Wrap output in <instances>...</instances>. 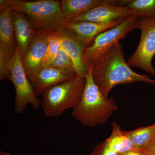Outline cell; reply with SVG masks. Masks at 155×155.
<instances>
[{"mask_svg": "<svg viewBox=\"0 0 155 155\" xmlns=\"http://www.w3.org/2000/svg\"><path fill=\"white\" fill-rule=\"evenodd\" d=\"M122 45L117 44L94 66V81L104 96L119 84L141 82L155 85V80L147 75L138 74L125 61Z\"/></svg>", "mask_w": 155, "mask_h": 155, "instance_id": "6da1fadb", "label": "cell"}, {"mask_svg": "<svg viewBox=\"0 0 155 155\" xmlns=\"http://www.w3.org/2000/svg\"><path fill=\"white\" fill-rule=\"evenodd\" d=\"M93 67H88L82 97L71 113L72 117L84 127L102 125L118 109L114 99L104 96L95 83L92 77Z\"/></svg>", "mask_w": 155, "mask_h": 155, "instance_id": "7a4b0ae2", "label": "cell"}, {"mask_svg": "<svg viewBox=\"0 0 155 155\" xmlns=\"http://www.w3.org/2000/svg\"><path fill=\"white\" fill-rule=\"evenodd\" d=\"M12 11L23 13L36 30L48 33L63 27L65 17L60 1L55 0H5Z\"/></svg>", "mask_w": 155, "mask_h": 155, "instance_id": "3957f363", "label": "cell"}, {"mask_svg": "<svg viewBox=\"0 0 155 155\" xmlns=\"http://www.w3.org/2000/svg\"><path fill=\"white\" fill-rule=\"evenodd\" d=\"M85 78L78 76L48 89L42 95L41 105L46 116H61L80 102L85 85Z\"/></svg>", "mask_w": 155, "mask_h": 155, "instance_id": "277c9868", "label": "cell"}, {"mask_svg": "<svg viewBox=\"0 0 155 155\" xmlns=\"http://www.w3.org/2000/svg\"><path fill=\"white\" fill-rule=\"evenodd\" d=\"M137 19L135 16L125 19L114 28L100 34L84 53V60L87 67L94 66L114 46L135 29H138Z\"/></svg>", "mask_w": 155, "mask_h": 155, "instance_id": "5b68a950", "label": "cell"}, {"mask_svg": "<svg viewBox=\"0 0 155 155\" xmlns=\"http://www.w3.org/2000/svg\"><path fill=\"white\" fill-rule=\"evenodd\" d=\"M137 21L138 29L141 31L140 40L127 62L130 67L140 68L155 76L152 64L155 55V18H138Z\"/></svg>", "mask_w": 155, "mask_h": 155, "instance_id": "8992f818", "label": "cell"}, {"mask_svg": "<svg viewBox=\"0 0 155 155\" xmlns=\"http://www.w3.org/2000/svg\"><path fill=\"white\" fill-rule=\"evenodd\" d=\"M9 71V80L14 84L16 91L15 114H22L28 104L35 110L38 109L41 104V101L38 99L33 91L23 68L22 58L17 48L10 65Z\"/></svg>", "mask_w": 155, "mask_h": 155, "instance_id": "52a82bcc", "label": "cell"}, {"mask_svg": "<svg viewBox=\"0 0 155 155\" xmlns=\"http://www.w3.org/2000/svg\"><path fill=\"white\" fill-rule=\"evenodd\" d=\"M11 10L5 0H0V80L10 78V65L17 50L11 21Z\"/></svg>", "mask_w": 155, "mask_h": 155, "instance_id": "ba28073f", "label": "cell"}, {"mask_svg": "<svg viewBox=\"0 0 155 155\" xmlns=\"http://www.w3.org/2000/svg\"><path fill=\"white\" fill-rule=\"evenodd\" d=\"M61 42V48L72 60L78 75L85 78L88 67L84 60L86 46L72 31L63 27L57 31Z\"/></svg>", "mask_w": 155, "mask_h": 155, "instance_id": "9c48e42d", "label": "cell"}, {"mask_svg": "<svg viewBox=\"0 0 155 155\" xmlns=\"http://www.w3.org/2000/svg\"><path fill=\"white\" fill-rule=\"evenodd\" d=\"M134 16L133 11L116 5V0H105L104 2L69 21L107 22L125 19Z\"/></svg>", "mask_w": 155, "mask_h": 155, "instance_id": "30bf717a", "label": "cell"}, {"mask_svg": "<svg viewBox=\"0 0 155 155\" xmlns=\"http://www.w3.org/2000/svg\"><path fill=\"white\" fill-rule=\"evenodd\" d=\"M77 76L76 73L65 69L45 67L39 69L28 78L35 94L38 97L42 95L48 89Z\"/></svg>", "mask_w": 155, "mask_h": 155, "instance_id": "8fae6325", "label": "cell"}, {"mask_svg": "<svg viewBox=\"0 0 155 155\" xmlns=\"http://www.w3.org/2000/svg\"><path fill=\"white\" fill-rule=\"evenodd\" d=\"M126 19H119L104 23L89 21H65L63 25V27L75 34L83 42L86 48H88L91 45L99 35L114 28Z\"/></svg>", "mask_w": 155, "mask_h": 155, "instance_id": "7c38bea8", "label": "cell"}, {"mask_svg": "<svg viewBox=\"0 0 155 155\" xmlns=\"http://www.w3.org/2000/svg\"><path fill=\"white\" fill-rule=\"evenodd\" d=\"M49 33L36 30L34 37L22 58V64L27 76L35 72L41 66L47 49Z\"/></svg>", "mask_w": 155, "mask_h": 155, "instance_id": "4fadbf2b", "label": "cell"}, {"mask_svg": "<svg viewBox=\"0 0 155 155\" xmlns=\"http://www.w3.org/2000/svg\"><path fill=\"white\" fill-rule=\"evenodd\" d=\"M133 149L132 143L123 134L120 126L114 122L110 136L97 145L89 155H120Z\"/></svg>", "mask_w": 155, "mask_h": 155, "instance_id": "5bb4252c", "label": "cell"}, {"mask_svg": "<svg viewBox=\"0 0 155 155\" xmlns=\"http://www.w3.org/2000/svg\"><path fill=\"white\" fill-rule=\"evenodd\" d=\"M11 17L17 48L22 58L34 37L36 30L22 12L12 10Z\"/></svg>", "mask_w": 155, "mask_h": 155, "instance_id": "9a60e30c", "label": "cell"}, {"mask_svg": "<svg viewBox=\"0 0 155 155\" xmlns=\"http://www.w3.org/2000/svg\"><path fill=\"white\" fill-rule=\"evenodd\" d=\"M105 0H62L60 1L65 21H69L104 2Z\"/></svg>", "mask_w": 155, "mask_h": 155, "instance_id": "2e32d148", "label": "cell"}, {"mask_svg": "<svg viewBox=\"0 0 155 155\" xmlns=\"http://www.w3.org/2000/svg\"><path fill=\"white\" fill-rule=\"evenodd\" d=\"M122 133L132 143L135 149L143 150L155 140V123L131 131L122 130Z\"/></svg>", "mask_w": 155, "mask_h": 155, "instance_id": "e0dca14e", "label": "cell"}, {"mask_svg": "<svg viewBox=\"0 0 155 155\" xmlns=\"http://www.w3.org/2000/svg\"><path fill=\"white\" fill-rule=\"evenodd\" d=\"M117 6L133 11L138 18H155V0H119Z\"/></svg>", "mask_w": 155, "mask_h": 155, "instance_id": "ac0fdd59", "label": "cell"}, {"mask_svg": "<svg viewBox=\"0 0 155 155\" xmlns=\"http://www.w3.org/2000/svg\"><path fill=\"white\" fill-rule=\"evenodd\" d=\"M45 67L60 68L77 74L72 60L61 48L54 58L42 64L38 70Z\"/></svg>", "mask_w": 155, "mask_h": 155, "instance_id": "d6986e66", "label": "cell"}, {"mask_svg": "<svg viewBox=\"0 0 155 155\" xmlns=\"http://www.w3.org/2000/svg\"><path fill=\"white\" fill-rule=\"evenodd\" d=\"M61 48V42L57 31L49 33L47 49L41 66L54 58Z\"/></svg>", "mask_w": 155, "mask_h": 155, "instance_id": "ffe728a7", "label": "cell"}, {"mask_svg": "<svg viewBox=\"0 0 155 155\" xmlns=\"http://www.w3.org/2000/svg\"><path fill=\"white\" fill-rule=\"evenodd\" d=\"M147 155H155V140L143 150Z\"/></svg>", "mask_w": 155, "mask_h": 155, "instance_id": "44dd1931", "label": "cell"}, {"mask_svg": "<svg viewBox=\"0 0 155 155\" xmlns=\"http://www.w3.org/2000/svg\"><path fill=\"white\" fill-rule=\"evenodd\" d=\"M120 155H148L143 150L133 149L122 153Z\"/></svg>", "mask_w": 155, "mask_h": 155, "instance_id": "7402d4cb", "label": "cell"}, {"mask_svg": "<svg viewBox=\"0 0 155 155\" xmlns=\"http://www.w3.org/2000/svg\"><path fill=\"white\" fill-rule=\"evenodd\" d=\"M0 155H11L10 153H8L2 151H0Z\"/></svg>", "mask_w": 155, "mask_h": 155, "instance_id": "603a6c76", "label": "cell"}]
</instances>
